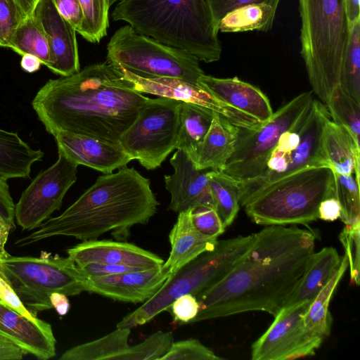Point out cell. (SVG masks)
<instances>
[{
	"label": "cell",
	"mask_w": 360,
	"mask_h": 360,
	"mask_svg": "<svg viewBox=\"0 0 360 360\" xmlns=\"http://www.w3.org/2000/svg\"><path fill=\"white\" fill-rule=\"evenodd\" d=\"M323 141L332 169L340 174L359 176L360 146L344 127L329 120L324 128Z\"/></svg>",
	"instance_id": "obj_27"
},
{
	"label": "cell",
	"mask_w": 360,
	"mask_h": 360,
	"mask_svg": "<svg viewBox=\"0 0 360 360\" xmlns=\"http://www.w3.org/2000/svg\"><path fill=\"white\" fill-rule=\"evenodd\" d=\"M255 233L218 240L215 248L200 254L170 274L160 290L136 309L125 316L117 328L143 325L184 294L197 296L224 276L241 260L250 248Z\"/></svg>",
	"instance_id": "obj_7"
},
{
	"label": "cell",
	"mask_w": 360,
	"mask_h": 360,
	"mask_svg": "<svg viewBox=\"0 0 360 360\" xmlns=\"http://www.w3.org/2000/svg\"><path fill=\"white\" fill-rule=\"evenodd\" d=\"M50 302L58 315L65 316L69 311L70 304L66 295L53 292L50 296Z\"/></svg>",
	"instance_id": "obj_49"
},
{
	"label": "cell",
	"mask_w": 360,
	"mask_h": 360,
	"mask_svg": "<svg viewBox=\"0 0 360 360\" xmlns=\"http://www.w3.org/2000/svg\"><path fill=\"white\" fill-rule=\"evenodd\" d=\"M116 70L132 83L136 91L141 94L169 98L209 108L240 128H256L262 123L248 114L218 100L198 84L174 77L145 79L124 69Z\"/></svg>",
	"instance_id": "obj_14"
},
{
	"label": "cell",
	"mask_w": 360,
	"mask_h": 360,
	"mask_svg": "<svg viewBox=\"0 0 360 360\" xmlns=\"http://www.w3.org/2000/svg\"><path fill=\"white\" fill-rule=\"evenodd\" d=\"M148 97L108 63L49 79L32 106L46 131L89 136L119 144Z\"/></svg>",
	"instance_id": "obj_2"
},
{
	"label": "cell",
	"mask_w": 360,
	"mask_h": 360,
	"mask_svg": "<svg viewBox=\"0 0 360 360\" xmlns=\"http://www.w3.org/2000/svg\"><path fill=\"white\" fill-rule=\"evenodd\" d=\"M360 221L353 225H345L339 234V240L342 243L345 255L347 257L350 270L351 283L359 285V255H360Z\"/></svg>",
	"instance_id": "obj_38"
},
{
	"label": "cell",
	"mask_w": 360,
	"mask_h": 360,
	"mask_svg": "<svg viewBox=\"0 0 360 360\" xmlns=\"http://www.w3.org/2000/svg\"><path fill=\"white\" fill-rule=\"evenodd\" d=\"M78 165L58 153L57 161L39 172L15 205V220L22 230L37 229L58 210L77 181Z\"/></svg>",
	"instance_id": "obj_12"
},
{
	"label": "cell",
	"mask_w": 360,
	"mask_h": 360,
	"mask_svg": "<svg viewBox=\"0 0 360 360\" xmlns=\"http://www.w3.org/2000/svg\"><path fill=\"white\" fill-rule=\"evenodd\" d=\"M112 18L199 61L213 63L221 57L219 30L207 0H122Z\"/></svg>",
	"instance_id": "obj_4"
},
{
	"label": "cell",
	"mask_w": 360,
	"mask_h": 360,
	"mask_svg": "<svg viewBox=\"0 0 360 360\" xmlns=\"http://www.w3.org/2000/svg\"><path fill=\"white\" fill-rule=\"evenodd\" d=\"M9 48L20 56L28 53L38 57L47 68L51 64L47 38L33 13L19 25Z\"/></svg>",
	"instance_id": "obj_32"
},
{
	"label": "cell",
	"mask_w": 360,
	"mask_h": 360,
	"mask_svg": "<svg viewBox=\"0 0 360 360\" xmlns=\"http://www.w3.org/2000/svg\"><path fill=\"white\" fill-rule=\"evenodd\" d=\"M313 99L312 91L303 92L256 128H240L235 150L221 172L238 181L261 174L281 135L295 124Z\"/></svg>",
	"instance_id": "obj_11"
},
{
	"label": "cell",
	"mask_w": 360,
	"mask_h": 360,
	"mask_svg": "<svg viewBox=\"0 0 360 360\" xmlns=\"http://www.w3.org/2000/svg\"><path fill=\"white\" fill-rule=\"evenodd\" d=\"M25 16L31 15L39 0H15Z\"/></svg>",
	"instance_id": "obj_53"
},
{
	"label": "cell",
	"mask_w": 360,
	"mask_h": 360,
	"mask_svg": "<svg viewBox=\"0 0 360 360\" xmlns=\"http://www.w3.org/2000/svg\"><path fill=\"white\" fill-rule=\"evenodd\" d=\"M209 184L215 210L227 227L240 209L238 181L220 170H209Z\"/></svg>",
	"instance_id": "obj_31"
},
{
	"label": "cell",
	"mask_w": 360,
	"mask_h": 360,
	"mask_svg": "<svg viewBox=\"0 0 360 360\" xmlns=\"http://www.w3.org/2000/svg\"><path fill=\"white\" fill-rule=\"evenodd\" d=\"M3 276L32 315L52 309L50 296L85 291L87 278L68 257L42 252L39 257L7 255L0 259Z\"/></svg>",
	"instance_id": "obj_8"
},
{
	"label": "cell",
	"mask_w": 360,
	"mask_h": 360,
	"mask_svg": "<svg viewBox=\"0 0 360 360\" xmlns=\"http://www.w3.org/2000/svg\"><path fill=\"white\" fill-rule=\"evenodd\" d=\"M340 86L360 103V20L350 23V37L342 65Z\"/></svg>",
	"instance_id": "obj_33"
},
{
	"label": "cell",
	"mask_w": 360,
	"mask_h": 360,
	"mask_svg": "<svg viewBox=\"0 0 360 360\" xmlns=\"http://www.w3.org/2000/svg\"><path fill=\"white\" fill-rule=\"evenodd\" d=\"M191 220L195 229L204 235L217 238L225 231L226 227L214 208L199 207L192 210Z\"/></svg>",
	"instance_id": "obj_40"
},
{
	"label": "cell",
	"mask_w": 360,
	"mask_h": 360,
	"mask_svg": "<svg viewBox=\"0 0 360 360\" xmlns=\"http://www.w3.org/2000/svg\"><path fill=\"white\" fill-rule=\"evenodd\" d=\"M315 240L311 231L297 226H266L255 233L234 268L195 296L200 308L191 323L252 311L276 316L302 278Z\"/></svg>",
	"instance_id": "obj_1"
},
{
	"label": "cell",
	"mask_w": 360,
	"mask_h": 360,
	"mask_svg": "<svg viewBox=\"0 0 360 360\" xmlns=\"http://www.w3.org/2000/svg\"><path fill=\"white\" fill-rule=\"evenodd\" d=\"M34 16L49 43L51 64L48 68L60 76L80 70L75 29L57 11L52 0H39Z\"/></svg>",
	"instance_id": "obj_16"
},
{
	"label": "cell",
	"mask_w": 360,
	"mask_h": 360,
	"mask_svg": "<svg viewBox=\"0 0 360 360\" xmlns=\"http://www.w3.org/2000/svg\"><path fill=\"white\" fill-rule=\"evenodd\" d=\"M42 65L40 59L32 54H24L20 60L21 68L28 72L33 73L38 71Z\"/></svg>",
	"instance_id": "obj_51"
},
{
	"label": "cell",
	"mask_w": 360,
	"mask_h": 360,
	"mask_svg": "<svg viewBox=\"0 0 360 360\" xmlns=\"http://www.w3.org/2000/svg\"><path fill=\"white\" fill-rule=\"evenodd\" d=\"M25 355L20 347L0 335V360H20Z\"/></svg>",
	"instance_id": "obj_48"
},
{
	"label": "cell",
	"mask_w": 360,
	"mask_h": 360,
	"mask_svg": "<svg viewBox=\"0 0 360 360\" xmlns=\"http://www.w3.org/2000/svg\"><path fill=\"white\" fill-rule=\"evenodd\" d=\"M335 198V176L328 167H311L288 175L256 194L244 206L264 226L306 225L316 221L320 203Z\"/></svg>",
	"instance_id": "obj_6"
},
{
	"label": "cell",
	"mask_w": 360,
	"mask_h": 360,
	"mask_svg": "<svg viewBox=\"0 0 360 360\" xmlns=\"http://www.w3.org/2000/svg\"><path fill=\"white\" fill-rule=\"evenodd\" d=\"M312 302L283 308L252 345V360H289L312 356L319 347L309 336L303 316Z\"/></svg>",
	"instance_id": "obj_13"
},
{
	"label": "cell",
	"mask_w": 360,
	"mask_h": 360,
	"mask_svg": "<svg viewBox=\"0 0 360 360\" xmlns=\"http://www.w3.org/2000/svg\"><path fill=\"white\" fill-rule=\"evenodd\" d=\"M198 84L218 100L256 118L269 120L274 112L267 96L257 87L239 79L202 75Z\"/></svg>",
	"instance_id": "obj_21"
},
{
	"label": "cell",
	"mask_w": 360,
	"mask_h": 360,
	"mask_svg": "<svg viewBox=\"0 0 360 360\" xmlns=\"http://www.w3.org/2000/svg\"><path fill=\"white\" fill-rule=\"evenodd\" d=\"M44 152L33 149L17 133L0 129V175L9 179L30 178L32 166Z\"/></svg>",
	"instance_id": "obj_26"
},
{
	"label": "cell",
	"mask_w": 360,
	"mask_h": 360,
	"mask_svg": "<svg viewBox=\"0 0 360 360\" xmlns=\"http://www.w3.org/2000/svg\"><path fill=\"white\" fill-rule=\"evenodd\" d=\"M214 114V111L209 108L182 101L176 149L182 150L194 163Z\"/></svg>",
	"instance_id": "obj_29"
},
{
	"label": "cell",
	"mask_w": 360,
	"mask_h": 360,
	"mask_svg": "<svg viewBox=\"0 0 360 360\" xmlns=\"http://www.w3.org/2000/svg\"><path fill=\"white\" fill-rule=\"evenodd\" d=\"M162 266L87 278L85 291L114 300L140 303L150 299L169 276Z\"/></svg>",
	"instance_id": "obj_17"
},
{
	"label": "cell",
	"mask_w": 360,
	"mask_h": 360,
	"mask_svg": "<svg viewBox=\"0 0 360 360\" xmlns=\"http://www.w3.org/2000/svg\"><path fill=\"white\" fill-rule=\"evenodd\" d=\"M331 120L345 128L360 146V103L339 85L326 105Z\"/></svg>",
	"instance_id": "obj_34"
},
{
	"label": "cell",
	"mask_w": 360,
	"mask_h": 360,
	"mask_svg": "<svg viewBox=\"0 0 360 360\" xmlns=\"http://www.w3.org/2000/svg\"><path fill=\"white\" fill-rule=\"evenodd\" d=\"M84 15L79 33L91 43L99 42L106 35L109 25L108 0H79Z\"/></svg>",
	"instance_id": "obj_36"
},
{
	"label": "cell",
	"mask_w": 360,
	"mask_h": 360,
	"mask_svg": "<svg viewBox=\"0 0 360 360\" xmlns=\"http://www.w3.org/2000/svg\"><path fill=\"white\" fill-rule=\"evenodd\" d=\"M120 1H122V0H108V4H109L110 7L115 3H116V2L117 3Z\"/></svg>",
	"instance_id": "obj_54"
},
{
	"label": "cell",
	"mask_w": 360,
	"mask_h": 360,
	"mask_svg": "<svg viewBox=\"0 0 360 360\" xmlns=\"http://www.w3.org/2000/svg\"><path fill=\"white\" fill-rule=\"evenodd\" d=\"M276 8L264 4H251L227 13L219 22L221 32H240L257 30L267 32L272 28Z\"/></svg>",
	"instance_id": "obj_30"
},
{
	"label": "cell",
	"mask_w": 360,
	"mask_h": 360,
	"mask_svg": "<svg viewBox=\"0 0 360 360\" xmlns=\"http://www.w3.org/2000/svg\"><path fill=\"white\" fill-rule=\"evenodd\" d=\"M334 172L335 198L340 205V220L345 225L360 221L359 176Z\"/></svg>",
	"instance_id": "obj_35"
},
{
	"label": "cell",
	"mask_w": 360,
	"mask_h": 360,
	"mask_svg": "<svg viewBox=\"0 0 360 360\" xmlns=\"http://www.w3.org/2000/svg\"><path fill=\"white\" fill-rule=\"evenodd\" d=\"M182 101L159 97L148 98L119 144L133 160L148 170L160 167L176 149Z\"/></svg>",
	"instance_id": "obj_10"
},
{
	"label": "cell",
	"mask_w": 360,
	"mask_h": 360,
	"mask_svg": "<svg viewBox=\"0 0 360 360\" xmlns=\"http://www.w3.org/2000/svg\"><path fill=\"white\" fill-rule=\"evenodd\" d=\"M239 129L240 127L214 112L210 128L199 149L195 167L221 171L235 150Z\"/></svg>",
	"instance_id": "obj_23"
},
{
	"label": "cell",
	"mask_w": 360,
	"mask_h": 360,
	"mask_svg": "<svg viewBox=\"0 0 360 360\" xmlns=\"http://www.w3.org/2000/svg\"><path fill=\"white\" fill-rule=\"evenodd\" d=\"M130 332V328H117L104 337L66 350L59 360H134V345L128 344Z\"/></svg>",
	"instance_id": "obj_25"
},
{
	"label": "cell",
	"mask_w": 360,
	"mask_h": 360,
	"mask_svg": "<svg viewBox=\"0 0 360 360\" xmlns=\"http://www.w3.org/2000/svg\"><path fill=\"white\" fill-rule=\"evenodd\" d=\"M0 335L20 347L26 354L41 360L56 355V340L51 325L33 321L0 299Z\"/></svg>",
	"instance_id": "obj_20"
},
{
	"label": "cell",
	"mask_w": 360,
	"mask_h": 360,
	"mask_svg": "<svg viewBox=\"0 0 360 360\" xmlns=\"http://www.w3.org/2000/svg\"><path fill=\"white\" fill-rule=\"evenodd\" d=\"M300 54L312 92L327 105L340 85L350 37L346 0H298Z\"/></svg>",
	"instance_id": "obj_5"
},
{
	"label": "cell",
	"mask_w": 360,
	"mask_h": 360,
	"mask_svg": "<svg viewBox=\"0 0 360 360\" xmlns=\"http://www.w3.org/2000/svg\"><path fill=\"white\" fill-rule=\"evenodd\" d=\"M199 304L191 294H184L175 299L169 310L176 322L191 323L199 311Z\"/></svg>",
	"instance_id": "obj_41"
},
{
	"label": "cell",
	"mask_w": 360,
	"mask_h": 360,
	"mask_svg": "<svg viewBox=\"0 0 360 360\" xmlns=\"http://www.w3.org/2000/svg\"><path fill=\"white\" fill-rule=\"evenodd\" d=\"M58 13L80 32L84 15L79 0H52Z\"/></svg>",
	"instance_id": "obj_43"
},
{
	"label": "cell",
	"mask_w": 360,
	"mask_h": 360,
	"mask_svg": "<svg viewBox=\"0 0 360 360\" xmlns=\"http://www.w3.org/2000/svg\"><path fill=\"white\" fill-rule=\"evenodd\" d=\"M346 6L350 23L360 20V0H346Z\"/></svg>",
	"instance_id": "obj_52"
},
{
	"label": "cell",
	"mask_w": 360,
	"mask_h": 360,
	"mask_svg": "<svg viewBox=\"0 0 360 360\" xmlns=\"http://www.w3.org/2000/svg\"><path fill=\"white\" fill-rule=\"evenodd\" d=\"M340 205L336 198L323 200L319 205L318 218L327 221H333L340 218Z\"/></svg>",
	"instance_id": "obj_47"
},
{
	"label": "cell",
	"mask_w": 360,
	"mask_h": 360,
	"mask_svg": "<svg viewBox=\"0 0 360 360\" xmlns=\"http://www.w3.org/2000/svg\"><path fill=\"white\" fill-rule=\"evenodd\" d=\"M107 63L145 79L174 77L198 84L205 74L195 56L139 34L129 25L111 37Z\"/></svg>",
	"instance_id": "obj_9"
},
{
	"label": "cell",
	"mask_w": 360,
	"mask_h": 360,
	"mask_svg": "<svg viewBox=\"0 0 360 360\" xmlns=\"http://www.w3.org/2000/svg\"><path fill=\"white\" fill-rule=\"evenodd\" d=\"M77 266L86 278L103 276L143 269L139 267L125 265L105 264L94 262L79 264Z\"/></svg>",
	"instance_id": "obj_44"
},
{
	"label": "cell",
	"mask_w": 360,
	"mask_h": 360,
	"mask_svg": "<svg viewBox=\"0 0 360 360\" xmlns=\"http://www.w3.org/2000/svg\"><path fill=\"white\" fill-rule=\"evenodd\" d=\"M15 228V225L11 224L0 214V259L7 255L6 245L11 231Z\"/></svg>",
	"instance_id": "obj_50"
},
{
	"label": "cell",
	"mask_w": 360,
	"mask_h": 360,
	"mask_svg": "<svg viewBox=\"0 0 360 360\" xmlns=\"http://www.w3.org/2000/svg\"><path fill=\"white\" fill-rule=\"evenodd\" d=\"M0 299L6 304L13 308L23 316L35 321H39L41 319L37 316H34L30 314L27 309L22 304L18 296L15 294L4 278L0 266Z\"/></svg>",
	"instance_id": "obj_45"
},
{
	"label": "cell",
	"mask_w": 360,
	"mask_h": 360,
	"mask_svg": "<svg viewBox=\"0 0 360 360\" xmlns=\"http://www.w3.org/2000/svg\"><path fill=\"white\" fill-rule=\"evenodd\" d=\"M348 266L347 257L344 255L340 266L303 316V323L307 333L319 347L330 333L333 318L329 311V303Z\"/></svg>",
	"instance_id": "obj_28"
},
{
	"label": "cell",
	"mask_w": 360,
	"mask_h": 360,
	"mask_svg": "<svg viewBox=\"0 0 360 360\" xmlns=\"http://www.w3.org/2000/svg\"><path fill=\"white\" fill-rule=\"evenodd\" d=\"M192 210L179 213L177 220L169 234L171 250L162 266L175 273L204 252L213 250L217 238L199 232L191 220Z\"/></svg>",
	"instance_id": "obj_22"
},
{
	"label": "cell",
	"mask_w": 360,
	"mask_h": 360,
	"mask_svg": "<svg viewBox=\"0 0 360 360\" xmlns=\"http://www.w3.org/2000/svg\"><path fill=\"white\" fill-rule=\"evenodd\" d=\"M158 205L150 179L125 166L116 173L100 176L62 214L49 218L15 245L24 247L54 236L84 241L108 232L124 240L132 226L150 220Z\"/></svg>",
	"instance_id": "obj_3"
},
{
	"label": "cell",
	"mask_w": 360,
	"mask_h": 360,
	"mask_svg": "<svg viewBox=\"0 0 360 360\" xmlns=\"http://www.w3.org/2000/svg\"><path fill=\"white\" fill-rule=\"evenodd\" d=\"M221 360L210 348L198 340L188 339L174 342L168 351L160 360Z\"/></svg>",
	"instance_id": "obj_37"
},
{
	"label": "cell",
	"mask_w": 360,
	"mask_h": 360,
	"mask_svg": "<svg viewBox=\"0 0 360 360\" xmlns=\"http://www.w3.org/2000/svg\"><path fill=\"white\" fill-rule=\"evenodd\" d=\"M216 25L229 12L251 4H264L277 9L281 0H207ZM219 30V29H218Z\"/></svg>",
	"instance_id": "obj_42"
},
{
	"label": "cell",
	"mask_w": 360,
	"mask_h": 360,
	"mask_svg": "<svg viewBox=\"0 0 360 360\" xmlns=\"http://www.w3.org/2000/svg\"><path fill=\"white\" fill-rule=\"evenodd\" d=\"M174 173L165 175V188L171 195L168 210L181 212L199 207L214 208L209 184V169H198L181 149L170 158Z\"/></svg>",
	"instance_id": "obj_15"
},
{
	"label": "cell",
	"mask_w": 360,
	"mask_h": 360,
	"mask_svg": "<svg viewBox=\"0 0 360 360\" xmlns=\"http://www.w3.org/2000/svg\"><path fill=\"white\" fill-rule=\"evenodd\" d=\"M7 180L0 175V214L15 225V204Z\"/></svg>",
	"instance_id": "obj_46"
},
{
	"label": "cell",
	"mask_w": 360,
	"mask_h": 360,
	"mask_svg": "<svg viewBox=\"0 0 360 360\" xmlns=\"http://www.w3.org/2000/svg\"><path fill=\"white\" fill-rule=\"evenodd\" d=\"M25 15L15 0H0V46L9 48Z\"/></svg>",
	"instance_id": "obj_39"
},
{
	"label": "cell",
	"mask_w": 360,
	"mask_h": 360,
	"mask_svg": "<svg viewBox=\"0 0 360 360\" xmlns=\"http://www.w3.org/2000/svg\"><path fill=\"white\" fill-rule=\"evenodd\" d=\"M77 265L86 263L125 265L149 269L161 267L163 259L133 243L111 240H88L67 250Z\"/></svg>",
	"instance_id": "obj_19"
},
{
	"label": "cell",
	"mask_w": 360,
	"mask_h": 360,
	"mask_svg": "<svg viewBox=\"0 0 360 360\" xmlns=\"http://www.w3.org/2000/svg\"><path fill=\"white\" fill-rule=\"evenodd\" d=\"M342 259V256L333 247L314 252L302 278L283 308L312 302L335 273Z\"/></svg>",
	"instance_id": "obj_24"
},
{
	"label": "cell",
	"mask_w": 360,
	"mask_h": 360,
	"mask_svg": "<svg viewBox=\"0 0 360 360\" xmlns=\"http://www.w3.org/2000/svg\"><path fill=\"white\" fill-rule=\"evenodd\" d=\"M53 136L58 153L77 165L89 167L105 174L127 166L132 160L120 144L65 131Z\"/></svg>",
	"instance_id": "obj_18"
}]
</instances>
